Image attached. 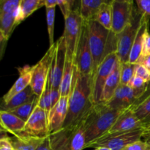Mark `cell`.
Masks as SVG:
<instances>
[{
    "instance_id": "6da1fadb",
    "label": "cell",
    "mask_w": 150,
    "mask_h": 150,
    "mask_svg": "<svg viewBox=\"0 0 150 150\" xmlns=\"http://www.w3.org/2000/svg\"><path fill=\"white\" fill-rule=\"evenodd\" d=\"M94 105L92 77L81 74L76 65L73 88L69 98L68 112L62 127L74 125L84 120Z\"/></svg>"
},
{
    "instance_id": "7a4b0ae2",
    "label": "cell",
    "mask_w": 150,
    "mask_h": 150,
    "mask_svg": "<svg viewBox=\"0 0 150 150\" xmlns=\"http://www.w3.org/2000/svg\"><path fill=\"white\" fill-rule=\"evenodd\" d=\"M124 111L103 103L95 104L85 120L86 146L106 134Z\"/></svg>"
},
{
    "instance_id": "3957f363",
    "label": "cell",
    "mask_w": 150,
    "mask_h": 150,
    "mask_svg": "<svg viewBox=\"0 0 150 150\" xmlns=\"http://www.w3.org/2000/svg\"><path fill=\"white\" fill-rule=\"evenodd\" d=\"M89 47L93 59V75L107 55L117 52V35L94 20L86 22ZM92 75V76H93Z\"/></svg>"
},
{
    "instance_id": "277c9868",
    "label": "cell",
    "mask_w": 150,
    "mask_h": 150,
    "mask_svg": "<svg viewBox=\"0 0 150 150\" xmlns=\"http://www.w3.org/2000/svg\"><path fill=\"white\" fill-rule=\"evenodd\" d=\"M85 120L78 124L62 127L49 135L50 144L54 150H83L86 149Z\"/></svg>"
},
{
    "instance_id": "5b68a950",
    "label": "cell",
    "mask_w": 150,
    "mask_h": 150,
    "mask_svg": "<svg viewBox=\"0 0 150 150\" xmlns=\"http://www.w3.org/2000/svg\"><path fill=\"white\" fill-rule=\"evenodd\" d=\"M64 30L63 38L66 48V58L75 66L77 59L78 49L81 37L84 21L79 12V5L75 7L66 18H64Z\"/></svg>"
},
{
    "instance_id": "8992f818",
    "label": "cell",
    "mask_w": 150,
    "mask_h": 150,
    "mask_svg": "<svg viewBox=\"0 0 150 150\" xmlns=\"http://www.w3.org/2000/svg\"><path fill=\"white\" fill-rule=\"evenodd\" d=\"M144 16V15L141 13L137 10V7H136L129 24L123 29L122 32L117 35V54L121 63L129 62L130 51Z\"/></svg>"
},
{
    "instance_id": "52a82bcc",
    "label": "cell",
    "mask_w": 150,
    "mask_h": 150,
    "mask_svg": "<svg viewBox=\"0 0 150 150\" xmlns=\"http://www.w3.org/2000/svg\"><path fill=\"white\" fill-rule=\"evenodd\" d=\"M144 129L105 134L98 140L89 144L86 148L106 147L111 150H122L127 145L142 139Z\"/></svg>"
},
{
    "instance_id": "ba28073f",
    "label": "cell",
    "mask_w": 150,
    "mask_h": 150,
    "mask_svg": "<svg viewBox=\"0 0 150 150\" xmlns=\"http://www.w3.org/2000/svg\"><path fill=\"white\" fill-rule=\"evenodd\" d=\"M117 60V52L111 53L106 56L94 73L92 76V97L95 104L101 103L104 86L107 79L112 73Z\"/></svg>"
},
{
    "instance_id": "9c48e42d",
    "label": "cell",
    "mask_w": 150,
    "mask_h": 150,
    "mask_svg": "<svg viewBox=\"0 0 150 150\" xmlns=\"http://www.w3.org/2000/svg\"><path fill=\"white\" fill-rule=\"evenodd\" d=\"M54 49V44L49 47L45 55L35 64L34 67L30 86L32 87L34 93L38 97L40 96L42 93L49 79Z\"/></svg>"
},
{
    "instance_id": "30bf717a",
    "label": "cell",
    "mask_w": 150,
    "mask_h": 150,
    "mask_svg": "<svg viewBox=\"0 0 150 150\" xmlns=\"http://www.w3.org/2000/svg\"><path fill=\"white\" fill-rule=\"evenodd\" d=\"M66 62V48L63 36L54 43L48 83L54 89H59Z\"/></svg>"
},
{
    "instance_id": "8fae6325",
    "label": "cell",
    "mask_w": 150,
    "mask_h": 150,
    "mask_svg": "<svg viewBox=\"0 0 150 150\" xmlns=\"http://www.w3.org/2000/svg\"><path fill=\"white\" fill-rule=\"evenodd\" d=\"M134 1L132 0H111L112 5V31L120 34L129 24L134 13Z\"/></svg>"
},
{
    "instance_id": "7c38bea8",
    "label": "cell",
    "mask_w": 150,
    "mask_h": 150,
    "mask_svg": "<svg viewBox=\"0 0 150 150\" xmlns=\"http://www.w3.org/2000/svg\"><path fill=\"white\" fill-rule=\"evenodd\" d=\"M20 134L45 139L49 136L48 114L38 106L26 121L24 129Z\"/></svg>"
},
{
    "instance_id": "4fadbf2b",
    "label": "cell",
    "mask_w": 150,
    "mask_h": 150,
    "mask_svg": "<svg viewBox=\"0 0 150 150\" xmlns=\"http://www.w3.org/2000/svg\"><path fill=\"white\" fill-rule=\"evenodd\" d=\"M149 89L150 88L144 92L137 91L133 89L128 85L120 84L111 100L108 103L105 104L110 108L125 111L131 108L139 100L142 99L144 95L147 93Z\"/></svg>"
},
{
    "instance_id": "5bb4252c",
    "label": "cell",
    "mask_w": 150,
    "mask_h": 150,
    "mask_svg": "<svg viewBox=\"0 0 150 150\" xmlns=\"http://www.w3.org/2000/svg\"><path fill=\"white\" fill-rule=\"evenodd\" d=\"M76 65L77 66L78 70L81 74L84 75V76H91L92 77L93 59H92L89 40H88L86 21H84L81 37L80 42H79Z\"/></svg>"
},
{
    "instance_id": "9a60e30c",
    "label": "cell",
    "mask_w": 150,
    "mask_h": 150,
    "mask_svg": "<svg viewBox=\"0 0 150 150\" xmlns=\"http://www.w3.org/2000/svg\"><path fill=\"white\" fill-rule=\"evenodd\" d=\"M69 98L70 97H61L48 114L50 134L62 128L68 112Z\"/></svg>"
},
{
    "instance_id": "2e32d148",
    "label": "cell",
    "mask_w": 150,
    "mask_h": 150,
    "mask_svg": "<svg viewBox=\"0 0 150 150\" xmlns=\"http://www.w3.org/2000/svg\"><path fill=\"white\" fill-rule=\"evenodd\" d=\"M144 129L143 124L135 115L131 108L125 111L120 116L114 125L106 134L116 133H125L133 130Z\"/></svg>"
},
{
    "instance_id": "e0dca14e",
    "label": "cell",
    "mask_w": 150,
    "mask_h": 150,
    "mask_svg": "<svg viewBox=\"0 0 150 150\" xmlns=\"http://www.w3.org/2000/svg\"><path fill=\"white\" fill-rule=\"evenodd\" d=\"M34 67H35V65H25L24 67H19L18 69L19 73L18 79L16 81L14 84L11 86L8 92L3 96L2 103L8 102L13 97L30 86Z\"/></svg>"
},
{
    "instance_id": "ac0fdd59",
    "label": "cell",
    "mask_w": 150,
    "mask_h": 150,
    "mask_svg": "<svg viewBox=\"0 0 150 150\" xmlns=\"http://www.w3.org/2000/svg\"><path fill=\"white\" fill-rule=\"evenodd\" d=\"M0 120L1 131L7 132L13 136L22 133L26 125L23 120L6 111H0Z\"/></svg>"
},
{
    "instance_id": "d6986e66",
    "label": "cell",
    "mask_w": 150,
    "mask_h": 150,
    "mask_svg": "<svg viewBox=\"0 0 150 150\" xmlns=\"http://www.w3.org/2000/svg\"><path fill=\"white\" fill-rule=\"evenodd\" d=\"M120 84H121L120 83V62L118 59L112 73L107 79L106 83L104 86L101 103H108L113 98L116 91L117 90Z\"/></svg>"
},
{
    "instance_id": "ffe728a7",
    "label": "cell",
    "mask_w": 150,
    "mask_h": 150,
    "mask_svg": "<svg viewBox=\"0 0 150 150\" xmlns=\"http://www.w3.org/2000/svg\"><path fill=\"white\" fill-rule=\"evenodd\" d=\"M16 13L5 14L0 13V41H1V54L3 49L16 29Z\"/></svg>"
},
{
    "instance_id": "44dd1931",
    "label": "cell",
    "mask_w": 150,
    "mask_h": 150,
    "mask_svg": "<svg viewBox=\"0 0 150 150\" xmlns=\"http://www.w3.org/2000/svg\"><path fill=\"white\" fill-rule=\"evenodd\" d=\"M149 18L150 17L147 16H144L143 21L142 22L140 27H139V32H138L136 38L133 42V47H132L131 51H130V57H129V63L131 64H137L139 58L142 55V45H143L144 35L146 31V28L149 26Z\"/></svg>"
},
{
    "instance_id": "7402d4cb",
    "label": "cell",
    "mask_w": 150,
    "mask_h": 150,
    "mask_svg": "<svg viewBox=\"0 0 150 150\" xmlns=\"http://www.w3.org/2000/svg\"><path fill=\"white\" fill-rule=\"evenodd\" d=\"M45 0H21L16 13V27L34 12L44 6Z\"/></svg>"
},
{
    "instance_id": "603a6c76",
    "label": "cell",
    "mask_w": 150,
    "mask_h": 150,
    "mask_svg": "<svg viewBox=\"0 0 150 150\" xmlns=\"http://www.w3.org/2000/svg\"><path fill=\"white\" fill-rule=\"evenodd\" d=\"M45 139L23 134H18L10 137L15 150H37Z\"/></svg>"
},
{
    "instance_id": "cb8c5ba5",
    "label": "cell",
    "mask_w": 150,
    "mask_h": 150,
    "mask_svg": "<svg viewBox=\"0 0 150 150\" xmlns=\"http://www.w3.org/2000/svg\"><path fill=\"white\" fill-rule=\"evenodd\" d=\"M144 128L150 125V89L131 108Z\"/></svg>"
},
{
    "instance_id": "d4e9b609",
    "label": "cell",
    "mask_w": 150,
    "mask_h": 150,
    "mask_svg": "<svg viewBox=\"0 0 150 150\" xmlns=\"http://www.w3.org/2000/svg\"><path fill=\"white\" fill-rule=\"evenodd\" d=\"M60 98H61V94H60L59 89H52L48 81L45 89L39 97L38 106L49 114L51 110L58 102Z\"/></svg>"
},
{
    "instance_id": "484cf974",
    "label": "cell",
    "mask_w": 150,
    "mask_h": 150,
    "mask_svg": "<svg viewBox=\"0 0 150 150\" xmlns=\"http://www.w3.org/2000/svg\"><path fill=\"white\" fill-rule=\"evenodd\" d=\"M35 96L37 95L34 93L32 87L30 86H28L24 90L13 97L8 102L5 103H1V111H10L11 110L15 109V108L30 101Z\"/></svg>"
},
{
    "instance_id": "4316f807",
    "label": "cell",
    "mask_w": 150,
    "mask_h": 150,
    "mask_svg": "<svg viewBox=\"0 0 150 150\" xmlns=\"http://www.w3.org/2000/svg\"><path fill=\"white\" fill-rule=\"evenodd\" d=\"M106 0H82L79 1V12L84 21L94 20L98 10Z\"/></svg>"
},
{
    "instance_id": "83f0119b",
    "label": "cell",
    "mask_w": 150,
    "mask_h": 150,
    "mask_svg": "<svg viewBox=\"0 0 150 150\" xmlns=\"http://www.w3.org/2000/svg\"><path fill=\"white\" fill-rule=\"evenodd\" d=\"M94 21L99 23L101 26L111 31L112 29V5L111 1H105L101 6L95 16Z\"/></svg>"
},
{
    "instance_id": "f1b7e54d",
    "label": "cell",
    "mask_w": 150,
    "mask_h": 150,
    "mask_svg": "<svg viewBox=\"0 0 150 150\" xmlns=\"http://www.w3.org/2000/svg\"><path fill=\"white\" fill-rule=\"evenodd\" d=\"M38 101H39V97L35 96L30 101L15 108V109L11 110L9 112L15 114L26 122V121L29 120L36 107L38 105Z\"/></svg>"
},
{
    "instance_id": "f546056e",
    "label": "cell",
    "mask_w": 150,
    "mask_h": 150,
    "mask_svg": "<svg viewBox=\"0 0 150 150\" xmlns=\"http://www.w3.org/2000/svg\"><path fill=\"white\" fill-rule=\"evenodd\" d=\"M136 64L120 62V83L122 85H128L134 77Z\"/></svg>"
},
{
    "instance_id": "4dcf8cb0",
    "label": "cell",
    "mask_w": 150,
    "mask_h": 150,
    "mask_svg": "<svg viewBox=\"0 0 150 150\" xmlns=\"http://www.w3.org/2000/svg\"><path fill=\"white\" fill-rule=\"evenodd\" d=\"M46 10V22L48 26V33L49 38L50 46L54 45L55 42L54 41V22H55V11L56 7L45 8Z\"/></svg>"
},
{
    "instance_id": "1f68e13d",
    "label": "cell",
    "mask_w": 150,
    "mask_h": 150,
    "mask_svg": "<svg viewBox=\"0 0 150 150\" xmlns=\"http://www.w3.org/2000/svg\"><path fill=\"white\" fill-rule=\"evenodd\" d=\"M21 0H1L0 13L14 14L18 9Z\"/></svg>"
},
{
    "instance_id": "d6a6232c",
    "label": "cell",
    "mask_w": 150,
    "mask_h": 150,
    "mask_svg": "<svg viewBox=\"0 0 150 150\" xmlns=\"http://www.w3.org/2000/svg\"><path fill=\"white\" fill-rule=\"evenodd\" d=\"M76 1L73 0H58L57 6H59L62 13L64 18H66L70 15L72 10L75 8Z\"/></svg>"
},
{
    "instance_id": "836d02e7",
    "label": "cell",
    "mask_w": 150,
    "mask_h": 150,
    "mask_svg": "<svg viewBox=\"0 0 150 150\" xmlns=\"http://www.w3.org/2000/svg\"><path fill=\"white\" fill-rule=\"evenodd\" d=\"M134 76L141 78L147 83H150V70L142 64H136Z\"/></svg>"
},
{
    "instance_id": "e575fe53",
    "label": "cell",
    "mask_w": 150,
    "mask_h": 150,
    "mask_svg": "<svg viewBox=\"0 0 150 150\" xmlns=\"http://www.w3.org/2000/svg\"><path fill=\"white\" fill-rule=\"evenodd\" d=\"M150 55V32L149 30V26L146 28V31L144 35L143 45H142V55L140 58H144ZM139 58V59H140Z\"/></svg>"
},
{
    "instance_id": "d590c367",
    "label": "cell",
    "mask_w": 150,
    "mask_h": 150,
    "mask_svg": "<svg viewBox=\"0 0 150 150\" xmlns=\"http://www.w3.org/2000/svg\"><path fill=\"white\" fill-rule=\"evenodd\" d=\"M137 10L142 14L150 17V0H136Z\"/></svg>"
},
{
    "instance_id": "8d00e7d4",
    "label": "cell",
    "mask_w": 150,
    "mask_h": 150,
    "mask_svg": "<svg viewBox=\"0 0 150 150\" xmlns=\"http://www.w3.org/2000/svg\"><path fill=\"white\" fill-rule=\"evenodd\" d=\"M150 145L143 140L138 141L133 144L127 145L122 150H149Z\"/></svg>"
},
{
    "instance_id": "74e56055",
    "label": "cell",
    "mask_w": 150,
    "mask_h": 150,
    "mask_svg": "<svg viewBox=\"0 0 150 150\" xmlns=\"http://www.w3.org/2000/svg\"><path fill=\"white\" fill-rule=\"evenodd\" d=\"M0 150H15L12 144L10 137L7 136H1L0 139Z\"/></svg>"
},
{
    "instance_id": "f35d334b",
    "label": "cell",
    "mask_w": 150,
    "mask_h": 150,
    "mask_svg": "<svg viewBox=\"0 0 150 150\" xmlns=\"http://www.w3.org/2000/svg\"><path fill=\"white\" fill-rule=\"evenodd\" d=\"M37 150H54L51 148V144H50L49 138H45V140L42 142V143L38 146Z\"/></svg>"
},
{
    "instance_id": "ab89813d",
    "label": "cell",
    "mask_w": 150,
    "mask_h": 150,
    "mask_svg": "<svg viewBox=\"0 0 150 150\" xmlns=\"http://www.w3.org/2000/svg\"><path fill=\"white\" fill-rule=\"evenodd\" d=\"M142 140L146 142L148 144L150 145V125L144 129L143 136H142Z\"/></svg>"
},
{
    "instance_id": "60d3db41",
    "label": "cell",
    "mask_w": 150,
    "mask_h": 150,
    "mask_svg": "<svg viewBox=\"0 0 150 150\" xmlns=\"http://www.w3.org/2000/svg\"><path fill=\"white\" fill-rule=\"evenodd\" d=\"M136 64H142V65L145 66L148 70H150V55L144 57V58L139 59Z\"/></svg>"
},
{
    "instance_id": "b9f144b4",
    "label": "cell",
    "mask_w": 150,
    "mask_h": 150,
    "mask_svg": "<svg viewBox=\"0 0 150 150\" xmlns=\"http://www.w3.org/2000/svg\"><path fill=\"white\" fill-rule=\"evenodd\" d=\"M57 3H58V0H45L44 7H45V8L56 7L57 6Z\"/></svg>"
},
{
    "instance_id": "7bdbcfd3",
    "label": "cell",
    "mask_w": 150,
    "mask_h": 150,
    "mask_svg": "<svg viewBox=\"0 0 150 150\" xmlns=\"http://www.w3.org/2000/svg\"><path fill=\"white\" fill-rule=\"evenodd\" d=\"M95 150H111V149L106 147H98V148H95Z\"/></svg>"
},
{
    "instance_id": "ee69618b",
    "label": "cell",
    "mask_w": 150,
    "mask_h": 150,
    "mask_svg": "<svg viewBox=\"0 0 150 150\" xmlns=\"http://www.w3.org/2000/svg\"><path fill=\"white\" fill-rule=\"evenodd\" d=\"M149 150H150V149H149Z\"/></svg>"
}]
</instances>
